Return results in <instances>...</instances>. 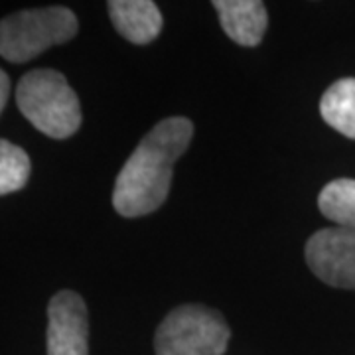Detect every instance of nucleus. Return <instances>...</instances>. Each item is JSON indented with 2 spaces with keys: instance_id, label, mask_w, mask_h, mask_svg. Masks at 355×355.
I'll return each instance as SVG.
<instances>
[{
  "instance_id": "nucleus-2",
  "label": "nucleus",
  "mask_w": 355,
  "mask_h": 355,
  "mask_svg": "<svg viewBox=\"0 0 355 355\" xmlns=\"http://www.w3.org/2000/svg\"><path fill=\"white\" fill-rule=\"evenodd\" d=\"M20 113L42 135L55 140L73 137L83 121L76 91L55 69H32L16 87Z\"/></svg>"
},
{
  "instance_id": "nucleus-12",
  "label": "nucleus",
  "mask_w": 355,
  "mask_h": 355,
  "mask_svg": "<svg viewBox=\"0 0 355 355\" xmlns=\"http://www.w3.org/2000/svg\"><path fill=\"white\" fill-rule=\"evenodd\" d=\"M8 95H10V79H8V76L0 69V113H2L4 107H6Z\"/></svg>"
},
{
  "instance_id": "nucleus-1",
  "label": "nucleus",
  "mask_w": 355,
  "mask_h": 355,
  "mask_svg": "<svg viewBox=\"0 0 355 355\" xmlns=\"http://www.w3.org/2000/svg\"><path fill=\"white\" fill-rule=\"evenodd\" d=\"M191 137L190 119L168 116L140 140L114 182L113 207L119 216H148L166 202L174 166L188 150Z\"/></svg>"
},
{
  "instance_id": "nucleus-11",
  "label": "nucleus",
  "mask_w": 355,
  "mask_h": 355,
  "mask_svg": "<svg viewBox=\"0 0 355 355\" xmlns=\"http://www.w3.org/2000/svg\"><path fill=\"white\" fill-rule=\"evenodd\" d=\"M32 172L30 156L8 140L0 139V196L22 190Z\"/></svg>"
},
{
  "instance_id": "nucleus-3",
  "label": "nucleus",
  "mask_w": 355,
  "mask_h": 355,
  "mask_svg": "<svg viewBox=\"0 0 355 355\" xmlns=\"http://www.w3.org/2000/svg\"><path fill=\"white\" fill-rule=\"evenodd\" d=\"M79 22L65 6L20 10L0 20V55L10 64H26L42 51L76 38Z\"/></svg>"
},
{
  "instance_id": "nucleus-10",
  "label": "nucleus",
  "mask_w": 355,
  "mask_h": 355,
  "mask_svg": "<svg viewBox=\"0 0 355 355\" xmlns=\"http://www.w3.org/2000/svg\"><path fill=\"white\" fill-rule=\"evenodd\" d=\"M318 207L338 227L355 229V180H331L318 196Z\"/></svg>"
},
{
  "instance_id": "nucleus-9",
  "label": "nucleus",
  "mask_w": 355,
  "mask_h": 355,
  "mask_svg": "<svg viewBox=\"0 0 355 355\" xmlns=\"http://www.w3.org/2000/svg\"><path fill=\"white\" fill-rule=\"evenodd\" d=\"M322 119L347 139H355V77L331 83L320 101Z\"/></svg>"
},
{
  "instance_id": "nucleus-7",
  "label": "nucleus",
  "mask_w": 355,
  "mask_h": 355,
  "mask_svg": "<svg viewBox=\"0 0 355 355\" xmlns=\"http://www.w3.org/2000/svg\"><path fill=\"white\" fill-rule=\"evenodd\" d=\"M221 28L235 44L254 48L265 36L268 14L261 0H216L214 2Z\"/></svg>"
},
{
  "instance_id": "nucleus-4",
  "label": "nucleus",
  "mask_w": 355,
  "mask_h": 355,
  "mask_svg": "<svg viewBox=\"0 0 355 355\" xmlns=\"http://www.w3.org/2000/svg\"><path fill=\"white\" fill-rule=\"evenodd\" d=\"M229 338L227 322L214 308L184 304L160 322L154 349L156 355H223Z\"/></svg>"
},
{
  "instance_id": "nucleus-8",
  "label": "nucleus",
  "mask_w": 355,
  "mask_h": 355,
  "mask_svg": "<svg viewBox=\"0 0 355 355\" xmlns=\"http://www.w3.org/2000/svg\"><path fill=\"white\" fill-rule=\"evenodd\" d=\"M107 8L116 32L132 44H150L162 32V12L153 0H111Z\"/></svg>"
},
{
  "instance_id": "nucleus-5",
  "label": "nucleus",
  "mask_w": 355,
  "mask_h": 355,
  "mask_svg": "<svg viewBox=\"0 0 355 355\" xmlns=\"http://www.w3.org/2000/svg\"><path fill=\"white\" fill-rule=\"evenodd\" d=\"M304 254L310 270L322 282L355 291V229H320L306 243Z\"/></svg>"
},
{
  "instance_id": "nucleus-6",
  "label": "nucleus",
  "mask_w": 355,
  "mask_h": 355,
  "mask_svg": "<svg viewBox=\"0 0 355 355\" xmlns=\"http://www.w3.org/2000/svg\"><path fill=\"white\" fill-rule=\"evenodd\" d=\"M48 355H89V314L73 291H60L48 304Z\"/></svg>"
}]
</instances>
